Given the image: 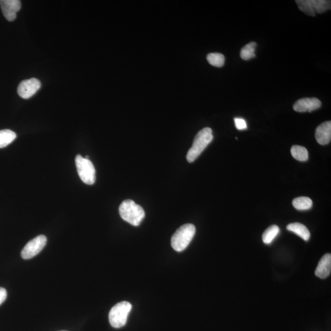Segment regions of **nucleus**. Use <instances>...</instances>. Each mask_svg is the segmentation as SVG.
Segmentation results:
<instances>
[{
  "mask_svg": "<svg viewBox=\"0 0 331 331\" xmlns=\"http://www.w3.org/2000/svg\"><path fill=\"white\" fill-rule=\"evenodd\" d=\"M119 214L122 219L131 225L139 226L145 217V211L131 199H127L120 205Z\"/></svg>",
  "mask_w": 331,
  "mask_h": 331,
  "instance_id": "1",
  "label": "nucleus"
},
{
  "mask_svg": "<svg viewBox=\"0 0 331 331\" xmlns=\"http://www.w3.org/2000/svg\"><path fill=\"white\" fill-rule=\"evenodd\" d=\"M212 130L210 128H204L196 135L193 145L187 153L186 159L192 162L198 158L213 140Z\"/></svg>",
  "mask_w": 331,
  "mask_h": 331,
  "instance_id": "2",
  "label": "nucleus"
},
{
  "mask_svg": "<svg viewBox=\"0 0 331 331\" xmlns=\"http://www.w3.org/2000/svg\"><path fill=\"white\" fill-rule=\"evenodd\" d=\"M196 228L192 224H185L180 226L171 238V245L178 252L185 250L195 234Z\"/></svg>",
  "mask_w": 331,
  "mask_h": 331,
  "instance_id": "3",
  "label": "nucleus"
},
{
  "mask_svg": "<svg viewBox=\"0 0 331 331\" xmlns=\"http://www.w3.org/2000/svg\"><path fill=\"white\" fill-rule=\"evenodd\" d=\"M131 309L132 305L130 302L123 301L116 303L109 312V320L110 325L114 328L124 326L127 323Z\"/></svg>",
  "mask_w": 331,
  "mask_h": 331,
  "instance_id": "4",
  "label": "nucleus"
},
{
  "mask_svg": "<svg viewBox=\"0 0 331 331\" xmlns=\"http://www.w3.org/2000/svg\"><path fill=\"white\" fill-rule=\"evenodd\" d=\"M76 164L82 182L87 185H93L96 180V171L91 161L78 155L76 157Z\"/></svg>",
  "mask_w": 331,
  "mask_h": 331,
  "instance_id": "5",
  "label": "nucleus"
},
{
  "mask_svg": "<svg viewBox=\"0 0 331 331\" xmlns=\"http://www.w3.org/2000/svg\"><path fill=\"white\" fill-rule=\"evenodd\" d=\"M296 3L300 11L311 16L330 9V1L326 0H297Z\"/></svg>",
  "mask_w": 331,
  "mask_h": 331,
  "instance_id": "6",
  "label": "nucleus"
},
{
  "mask_svg": "<svg viewBox=\"0 0 331 331\" xmlns=\"http://www.w3.org/2000/svg\"><path fill=\"white\" fill-rule=\"evenodd\" d=\"M47 243V238L39 235L31 240L26 245L21 251V256L24 259H29L41 252Z\"/></svg>",
  "mask_w": 331,
  "mask_h": 331,
  "instance_id": "7",
  "label": "nucleus"
},
{
  "mask_svg": "<svg viewBox=\"0 0 331 331\" xmlns=\"http://www.w3.org/2000/svg\"><path fill=\"white\" fill-rule=\"evenodd\" d=\"M41 87V84L38 79L32 78L25 80L18 85L17 93L23 99H29L33 97Z\"/></svg>",
  "mask_w": 331,
  "mask_h": 331,
  "instance_id": "8",
  "label": "nucleus"
},
{
  "mask_svg": "<svg viewBox=\"0 0 331 331\" xmlns=\"http://www.w3.org/2000/svg\"><path fill=\"white\" fill-rule=\"evenodd\" d=\"M0 6L6 19L14 21L16 18L17 12L21 8L19 0H0Z\"/></svg>",
  "mask_w": 331,
  "mask_h": 331,
  "instance_id": "9",
  "label": "nucleus"
},
{
  "mask_svg": "<svg viewBox=\"0 0 331 331\" xmlns=\"http://www.w3.org/2000/svg\"><path fill=\"white\" fill-rule=\"evenodd\" d=\"M321 102L317 98H305L297 100L293 106V109L297 112H312L320 108Z\"/></svg>",
  "mask_w": 331,
  "mask_h": 331,
  "instance_id": "10",
  "label": "nucleus"
},
{
  "mask_svg": "<svg viewBox=\"0 0 331 331\" xmlns=\"http://www.w3.org/2000/svg\"><path fill=\"white\" fill-rule=\"evenodd\" d=\"M315 138L318 144L324 146L331 139V122L327 121L319 125L315 131Z\"/></svg>",
  "mask_w": 331,
  "mask_h": 331,
  "instance_id": "11",
  "label": "nucleus"
},
{
  "mask_svg": "<svg viewBox=\"0 0 331 331\" xmlns=\"http://www.w3.org/2000/svg\"><path fill=\"white\" fill-rule=\"evenodd\" d=\"M331 271V255L327 253L321 257L317 269L315 270V275L317 277L324 279L328 277Z\"/></svg>",
  "mask_w": 331,
  "mask_h": 331,
  "instance_id": "12",
  "label": "nucleus"
},
{
  "mask_svg": "<svg viewBox=\"0 0 331 331\" xmlns=\"http://www.w3.org/2000/svg\"><path fill=\"white\" fill-rule=\"evenodd\" d=\"M288 231L293 232L301 238L303 240L308 241L311 238V233L305 225L299 223H293L289 224L287 227Z\"/></svg>",
  "mask_w": 331,
  "mask_h": 331,
  "instance_id": "13",
  "label": "nucleus"
},
{
  "mask_svg": "<svg viewBox=\"0 0 331 331\" xmlns=\"http://www.w3.org/2000/svg\"><path fill=\"white\" fill-rule=\"evenodd\" d=\"M16 137V134L10 130H0V148L8 146Z\"/></svg>",
  "mask_w": 331,
  "mask_h": 331,
  "instance_id": "14",
  "label": "nucleus"
},
{
  "mask_svg": "<svg viewBox=\"0 0 331 331\" xmlns=\"http://www.w3.org/2000/svg\"><path fill=\"white\" fill-rule=\"evenodd\" d=\"M291 153L293 158L300 161H305L309 158L308 150L304 147L293 146L291 147Z\"/></svg>",
  "mask_w": 331,
  "mask_h": 331,
  "instance_id": "15",
  "label": "nucleus"
},
{
  "mask_svg": "<svg viewBox=\"0 0 331 331\" xmlns=\"http://www.w3.org/2000/svg\"><path fill=\"white\" fill-rule=\"evenodd\" d=\"M255 42H251L242 48L241 51V57L244 60H249L256 57L254 52L256 47Z\"/></svg>",
  "mask_w": 331,
  "mask_h": 331,
  "instance_id": "16",
  "label": "nucleus"
},
{
  "mask_svg": "<svg viewBox=\"0 0 331 331\" xmlns=\"http://www.w3.org/2000/svg\"><path fill=\"white\" fill-rule=\"evenodd\" d=\"M280 229L277 225H272L264 232L263 234V241L266 244H270L278 234Z\"/></svg>",
  "mask_w": 331,
  "mask_h": 331,
  "instance_id": "17",
  "label": "nucleus"
},
{
  "mask_svg": "<svg viewBox=\"0 0 331 331\" xmlns=\"http://www.w3.org/2000/svg\"><path fill=\"white\" fill-rule=\"evenodd\" d=\"M293 205L297 210H306L312 207L313 202L309 198L299 197L294 199Z\"/></svg>",
  "mask_w": 331,
  "mask_h": 331,
  "instance_id": "18",
  "label": "nucleus"
},
{
  "mask_svg": "<svg viewBox=\"0 0 331 331\" xmlns=\"http://www.w3.org/2000/svg\"><path fill=\"white\" fill-rule=\"evenodd\" d=\"M208 63L215 67H222L225 64V56L220 53H210L207 55Z\"/></svg>",
  "mask_w": 331,
  "mask_h": 331,
  "instance_id": "19",
  "label": "nucleus"
},
{
  "mask_svg": "<svg viewBox=\"0 0 331 331\" xmlns=\"http://www.w3.org/2000/svg\"><path fill=\"white\" fill-rule=\"evenodd\" d=\"M234 122L235 127L238 130H244L247 128V123L243 119L235 118Z\"/></svg>",
  "mask_w": 331,
  "mask_h": 331,
  "instance_id": "20",
  "label": "nucleus"
},
{
  "mask_svg": "<svg viewBox=\"0 0 331 331\" xmlns=\"http://www.w3.org/2000/svg\"><path fill=\"white\" fill-rule=\"evenodd\" d=\"M6 297H7V291L5 288L0 287V305L5 302Z\"/></svg>",
  "mask_w": 331,
  "mask_h": 331,
  "instance_id": "21",
  "label": "nucleus"
}]
</instances>
